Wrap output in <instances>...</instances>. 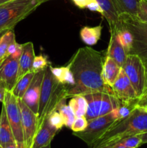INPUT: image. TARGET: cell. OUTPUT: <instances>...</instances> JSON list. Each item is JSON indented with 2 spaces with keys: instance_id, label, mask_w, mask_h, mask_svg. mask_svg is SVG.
Wrapping results in <instances>:
<instances>
[{
  "instance_id": "cell-16",
  "label": "cell",
  "mask_w": 147,
  "mask_h": 148,
  "mask_svg": "<svg viewBox=\"0 0 147 148\" xmlns=\"http://www.w3.org/2000/svg\"><path fill=\"white\" fill-rule=\"evenodd\" d=\"M58 130L53 128L46 119L45 122L37 131L32 148H41L50 144Z\"/></svg>"
},
{
  "instance_id": "cell-37",
  "label": "cell",
  "mask_w": 147,
  "mask_h": 148,
  "mask_svg": "<svg viewBox=\"0 0 147 148\" xmlns=\"http://www.w3.org/2000/svg\"><path fill=\"white\" fill-rule=\"evenodd\" d=\"M109 147L110 148H127L125 147L123 145L121 144L120 142H117V143H115V144L109 146Z\"/></svg>"
},
{
  "instance_id": "cell-48",
  "label": "cell",
  "mask_w": 147,
  "mask_h": 148,
  "mask_svg": "<svg viewBox=\"0 0 147 148\" xmlns=\"http://www.w3.org/2000/svg\"><path fill=\"white\" fill-rule=\"evenodd\" d=\"M145 1H146V2H147V0H145Z\"/></svg>"
},
{
  "instance_id": "cell-42",
  "label": "cell",
  "mask_w": 147,
  "mask_h": 148,
  "mask_svg": "<svg viewBox=\"0 0 147 148\" xmlns=\"http://www.w3.org/2000/svg\"><path fill=\"white\" fill-rule=\"evenodd\" d=\"M141 98H147V90L146 91L145 93L144 94V95H143V96L141 97Z\"/></svg>"
},
{
  "instance_id": "cell-30",
  "label": "cell",
  "mask_w": 147,
  "mask_h": 148,
  "mask_svg": "<svg viewBox=\"0 0 147 148\" xmlns=\"http://www.w3.org/2000/svg\"><path fill=\"white\" fill-rule=\"evenodd\" d=\"M87 125L88 121L86 120L85 116L76 117L71 127V130L73 131V132H79L84 131L86 128Z\"/></svg>"
},
{
  "instance_id": "cell-32",
  "label": "cell",
  "mask_w": 147,
  "mask_h": 148,
  "mask_svg": "<svg viewBox=\"0 0 147 148\" xmlns=\"http://www.w3.org/2000/svg\"><path fill=\"white\" fill-rule=\"evenodd\" d=\"M96 1V0H72L74 4L79 7V9H85L87 7L90 3L93 2V1Z\"/></svg>"
},
{
  "instance_id": "cell-20",
  "label": "cell",
  "mask_w": 147,
  "mask_h": 148,
  "mask_svg": "<svg viewBox=\"0 0 147 148\" xmlns=\"http://www.w3.org/2000/svg\"><path fill=\"white\" fill-rule=\"evenodd\" d=\"M102 24L97 26H84L79 32L80 38L82 41L87 45V46H92L97 44L100 39L102 30Z\"/></svg>"
},
{
  "instance_id": "cell-21",
  "label": "cell",
  "mask_w": 147,
  "mask_h": 148,
  "mask_svg": "<svg viewBox=\"0 0 147 148\" xmlns=\"http://www.w3.org/2000/svg\"><path fill=\"white\" fill-rule=\"evenodd\" d=\"M35 72H27V74L22 77L21 78L18 79L14 85V88L11 91L13 95L17 98V99H22L24 96V93L27 91V88L30 86V83L32 82L33 77H34Z\"/></svg>"
},
{
  "instance_id": "cell-26",
  "label": "cell",
  "mask_w": 147,
  "mask_h": 148,
  "mask_svg": "<svg viewBox=\"0 0 147 148\" xmlns=\"http://www.w3.org/2000/svg\"><path fill=\"white\" fill-rule=\"evenodd\" d=\"M116 37L118 41L125 49L127 54H129L130 51L132 48L133 43V37L132 33L126 28L122 27L117 33Z\"/></svg>"
},
{
  "instance_id": "cell-22",
  "label": "cell",
  "mask_w": 147,
  "mask_h": 148,
  "mask_svg": "<svg viewBox=\"0 0 147 148\" xmlns=\"http://www.w3.org/2000/svg\"><path fill=\"white\" fill-rule=\"evenodd\" d=\"M120 14H128L136 17L141 0H114Z\"/></svg>"
},
{
  "instance_id": "cell-4",
  "label": "cell",
  "mask_w": 147,
  "mask_h": 148,
  "mask_svg": "<svg viewBox=\"0 0 147 148\" xmlns=\"http://www.w3.org/2000/svg\"><path fill=\"white\" fill-rule=\"evenodd\" d=\"M45 0H12L0 5V33L12 30Z\"/></svg>"
},
{
  "instance_id": "cell-35",
  "label": "cell",
  "mask_w": 147,
  "mask_h": 148,
  "mask_svg": "<svg viewBox=\"0 0 147 148\" xmlns=\"http://www.w3.org/2000/svg\"><path fill=\"white\" fill-rule=\"evenodd\" d=\"M137 106L147 112V98H139V101L137 103Z\"/></svg>"
},
{
  "instance_id": "cell-45",
  "label": "cell",
  "mask_w": 147,
  "mask_h": 148,
  "mask_svg": "<svg viewBox=\"0 0 147 148\" xmlns=\"http://www.w3.org/2000/svg\"><path fill=\"white\" fill-rule=\"evenodd\" d=\"M4 32H5V31H4V32H1V33H0V36H1V35H2V34H3V33H4Z\"/></svg>"
},
{
  "instance_id": "cell-10",
  "label": "cell",
  "mask_w": 147,
  "mask_h": 148,
  "mask_svg": "<svg viewBox=\"0 0 147 148\" xmlns=\"http://www.w3.org/2000/svg\"><path fill=\"white\" fill-rule=\"evenodd\" d=\"M22 52V44L19 46L14 54L6 57L0 62V85L6 90L12 91L18 77L19 59Z\"/></svg>"
},
{
  "instance_id": "cell-12",
  "label": "cell",
  "mask_w": 147,
  "mask_h": 148,
  "mask_svg": "<svg viewBox=\"0 0 147 148\" xmlns=\"http://www.w3.org/2000/svg\"><path fill=\"white\" fill-rule=\"evenodd\" d=\"M44 74L45 70L39 71L35 73L30 86L22 98L23 102L36 114L38 111L39 100Z\"/></svg>"
},
{
  "instance_id": "cell-33",
  "label": "cell",
  "mask_w": 147,
  "mask_h": 148,
  "mask_svg": "<svg viewBox=\"0 0 147 148\" xmlns=\"http://www.w3.org/2000/svg\"><path fill=\"white\" fill-rule=\"evenodd\" d=\"M19 46H20V43H18L16 41V39L13 40V41L9 45L8 49H7V56L14 54L16 52V51L17 50V49H18Z\"/></svg>"
},
{
  "instance_id": "cell-47",
  "label": "cell",
  "mask_w": 147,
  "mask_h": 148,
  "mask_svg": "<svg viewBox=\"0 0 147 148\" xmlns=\"http://www.w3.org/2000/svg\"><path fill=\"white\" fill-rule=\"evenodd\" d=\"M0 123H1V116H0Z\"/></svg>"
},
{
  "instance_id": "cell-46",
  "label": "cell",
  "mask_w": 147,
  "mask_h": 148,
  "mask_svg": "<svg viewBox=\"0 0 147 148\" xmlns=\"http://www.w3.org/2000/svg\"><path fill=\"white\" fill-rule=\"evenodd\" d=\"M50 1V0H45V1H46H46Z\"/></svg>"
},
{
  "instance_id": "cell-19",
  "label": "cell",
  "mask_w": 147,
  "mask_h": 148,
  "mask_svg": "<svg viewBox=\"0 0 147 148\" xmlns=\"http://www.w3.org/2000/svg\"><path fill=\"white\" fill-rule=\"evenodd\" d=\"M1 123H0V147H4L8 145L15 143L12 131L7 119L5 108L2 105L1 114Z\"/></svg>"
},
{
  "instance_id": "cell-13",
  "label": "cell",
  "mask_w": 147,
  "mask_h": 148,
  "mask_svg": "<svg viewBox=\"0 0 147 148\" xmlns=\"http://www.w3.org/2000/svg\"><path fill=\"white\" fill-rule=\"evenodd\" d=\"M112 89L114 95L121 102L133 101L139 98L122 68L112 86Z\"/></svg>"
},
{
  "instance_id": "cell-15",
  "label": "cell",
  "mask_w": 147,
  "mask_h": 148,
  "mask_svg": "<svg viewBox=\"0 0 147 148\" xmlns=\"http://www.w3.org/2000/svg\"><path fill=\"white\" fill-rule=\"evenodd\" d=\"M34 46L32 42L22 44V52L19 59V72L17 80L27 72L32 71L33 61L35 59Z\"/></svg>"
},
{
  "instance_id": "cell-1",
  "label": "cell",
  "mask_w": 147,
  "mask_h": 148,
  "mask_svg": "<svg viewBox=\"0 0 147 148\" xmlns=\"http://www.w3.org/2000/svg\"><path fill=\"white\" fill-rule=\"evenodd\" d=\"M105 56L90 46L79 48L66 66L73 73L75 85L67 91V98L99 91L112 92V87L102 79V67Z\"/></svg>"
},
{
  "instance_id": "cell-5",
  "label": "cell",
  "mask_w": 147,
  "mask_h": 148,
  "mask_svg": "<svg viewBox=\"0 0 147 148\" xmlns=\"http://www.w3.org/2000/svg\"><path fill=\"white\" fill-rule=\"evenodd\" d=\"M87 101L86 117L88 121L108 114L121 104V101L114 95L113 92L99 91L83 95Z\"/></svg>"
},
{
  "instance_id": "cell-44",
  "label": "cell",
  "mask_w": 147,
  "mask_h": 148,
  "mask_svg": "<svg viewBox=\"0 0 147 148\" xmlns=\"http://www.w3.org/2000/svg\"><path fill=\"white\" fill-rule=\"evenodd\" d=\"M99 148H110L109 146H105V147H99Z\"/></svg>"
},
{
  "instance_id": "cell-2",
  "label": "cell",
  "mask_w": 147,
  "mask_h": 148,
  "mask_svg": "<svg viewBox=\"0 0 147 148\" xmlns=\"http://www.w3.org/2000/svg\"><path fill=\"white\" fill-rule=\"evenodd\" d=\"M147 132V112L136 106L126 118L115 122L90 148L110 146L125 137Z\"/></svg>"
},
{
  "instance_id": "cell-23",
  "label": "cell",
  "mask_w": 147,
  "mask_h": 148,
  "mask_svg": "<svg viewBox=\"0 0 147 148\" xmlns=\"http://www.w3.org/2000/svg\"><path fill=\"white\" fill-rule=\"evenodd\" d=\"M69 106L75 114L76 117L85 116L87 110V101L82 95H75L69 101Z\"/></svg>"
},
{
  "instance_id": "cell-11",
  "label": "cell",
  "mask_w": 147,
  "mask_h": 148,
  "mask_svg": "<svg viewBox=\"0 0 147 148\" xmlns=\"http://www.w3.org/2000/svg\"><path fill=\"white\" fill-rule=\"evenodd\" d=\"M22 123L24 148H32L37 132V114H35L22 99H17Z\"/></svg>"
},
{
  "instance_id": "cell-38",
  "label": "cell",
  "mask_w": 147,
  "mask_h": 148,
  "mask_svg": "<svg viewBox=\"0 0 147 148\" xmlns=\"http://www.w3.org/2000/svg\"><path fill=\"white\" fill-rule=\"evenodd\" d=\"M140 136H141V141H142V145L147 143V132L140 134Z\"/></svg>"
},
{
  "instance_id": "cell-27",
  "label": "cell",
  "mask_w": 147,
  "mask_h": 148,
  "mask_svg": "<svg viewBox=\"0 0 147 148\" xmlns=\"http://www.w3.org/2000/svg\"><path fill=\"white\" fill-rule=\"evenodd\" d=\"M50 64L47 56L43 54L37 55V56H35L32 71L34 72H37L39 71L45 70Z\"/></svg>"
},
{
  "instance_id": "cell-34",
  "label": "cell",
  "mask_w": 147,
  "mask_h": 148,
  "mask_svg": "<svg viewBox=\"0 0 147 148\" xmlns=\"http://www.w3.org/2000/svg\"><path fill=\"white\" fill-rule=\"evenodd\" d=\"M86 9H88L89 10L92 12H99L101 14H102V10L101 9L100 6L99 4H98V2L97 1H93V2L90 3L89 5L87 6Z\"/></svg>"
},
{
  "instance_id": "cell-28",
  "label": "cell",
  "mask_w": 147,
  "mask_h": 148,
  "mask_svg": "<svg viewBox=\"0 0 147 148\" xmlns=\"http://www.w3.org/2000/svg\"><path fill=\"white\" fill-rule=\"evenodd\" d=\"M47 119L48 121L49 124H50L53 128L57 130L58 131L61 130L62 127L65 126L64 120H63V117L61 116L60 113L58 111H53V112L48 116Z\"/></svg>"
},
{
  "instance_id": "cell-39",
  "label": "cell",
  "mask_w": 147,
  "mask_h": 148,
  "mask_svg": "<svg viewBox=\"0 0 147 148\" xmlns=\"http://www.w3.org/2000/svg\"><path fill=\"white\" fill-rule=\"evenodd\" d=\"M144 66H145V72H146V91L147 90V59L143 60ZM145 91V92H146ZM145 93V92H144Z\"/></svg>"
},
{
  "instance_id": "cell-41",
  "label": "cell",
  "mask_w": 147,
  "mask_h": 148,
  "mask_svg": "<svg viewBox=\"0 0 147 148\" xmlns=\"http://www.w3.org/2000/svg\"><path fill=\"white\" fill-rule=\"evenodd\" d=\"M12 1V0H0V5H1V4H4V3L8 2V1Z\"/></svg>"
},
{
  "instance_id": "cell-31",
  "label": "cell",
  "mask_w": 147,
  "mask_h": 148,
  "mask_svg": "<svg viewBox=\"0 0 147 148\" xmlns=\"http://www.w3.org/2000/svg\"><path fill=\"white\" fill-rule=\"evenodd\" d=\"M136 17L140 21L147 24V2L145 0L140 1Z\"/></svg>"
},
{
  "instance_id": "cell-29",
  "label": "cell",
  "mask_w": 147,
  "mask_h": 148,
  "mask_svg": "<svg viewBox=\"0 0 147 148\" xmlns=\"http://www.w3.org/2000/svg\"><path fill=\"white\" fill-rule=\"evenodd\" d=\"M120 143L127 148H138L142 145V141L140 134L129 136L120 140Z\"/></svg>"
},
{
  "instance_id": "cell-18",
  "label": "cell",
  "mask_w": 147,
  "mask_h": 148,
  "mask_svg": "<svg viewBox=\"0 0 147 148\" xmlns=\"http://www.w3.org/2000/svg\"><path fill=\"white\" fill-rule=\"evenodd\" d=\"M106 56H110L112 59H114L121 68L122 67L126 60L128 54L122 45L118 41L116 34L110 35V39Z\"/></svg>"
},
{
  "instance_id": "cell-9",
  "label": "cell",
  "mask_w": 147,
  "mask_h": 148,
  "mask_svg": "<svg viewBox=\"0 0 147 148\" xmlns=\"http://www.w3.org/2000/svg\"><path fill=\"white\" fill-rule=\"evenodd\" d=\"M122 69L128 76L139 98L146 91V72L143 60L135 54H128L122 66Z\"/></svg>"
},
{
  "instance_id": "cell-40",
  "label": "cell",
  "mask_w": 147,
  "mask_h": 148,
  "mask_svg": "<svg viewBox=\"0 0 147 148\" xmlns=\"http://www.w3.org/2000/svg\"><path fill=\"white\" fill-rule=\"evenodd\" d=\"M0 148H18L17 147V145L15 143H12V144L8 145H6L4 147H0Z\"/></svg>"
},
{
  "instance_id": "cell-6",
  "label": "cell",
  "mask_w": 147,
  "mask_h": 148,
  "mask_svg": "<svg viewBox=\"0 0 147 148\" xmlns=\"http://www.w3.org/2000/svg\"><path fill=\"white\" fill-rule=\"evenodd\" d=\"M122 27L129 30L133 37V43L129 54H135L142 60L147 59V24L140 21L135 16L120 14Z\"/></svg>"
},
{
  "instance_id": "cell-17",
  "label": "cell",
  "mask_w": 147,
  "mask_h": 148,
  "mask_svg": "<svg viewBox=\"0 0 147 148\" xmlns=\"http://www.w3.org/2000/svg\"><path fill=\"white\" fill-rule=\"evenodd\" d=\"M121 69L122 68L114 59L105 56L102 67V79L105 85L112 87L118 78Z\"/></svg>"
},
{
  "instance_id": "cell-25",
  "label": "cell",
  "mask_w": 147,
  "mask_h": 148,
  "mask_svg": "<svg viewBox=\"0 0 147 148\" xmlns=\"http://www.w3.org/2000/svg\"><path fill=\"white\" fill-rule=\"evenodd\" d=\"M14 40H15V35L13 29L6 30L0 36V62L7 57L8 46Z\"/></svg>"
},
{
  "instance_id": "cell-14",
  "label": "cell",
  "mask_w": 147,
  "mask_h": 148,
  "mask_svg": "<svg viewBox=\"0 0 147 148\" xmlns=\"http://www.w3.org/2000/svg\"><path fill=\"white\" fill-rule=\"evenodd\" d=\"M102 10V17L106 19L110 27V35L117 34L122 28L120 14L114 0H96Z\"/></svg>"
},
{
  "instance_id": "cell-24",
  "label": "cell",
  "mask_w": 147,
  "mask_h": 148,
  "mask_svg": "<svg viewBox=\"0 0 147 148\" xmlns=\"http://www.w3.org/2000/svg\"><path fill=\"white\" fill-rule=\"evenodd\" d=\"M66 99L67 98H64L60 103L56 111H59L61 115V116L63 117L65 122V127L71 129V125L73 124L76 116L74 113V111H72L71 108V107L69 105H66Z\"/></svg>"
},
{
  "instance_id": "cell-7",
  "label": "cell",
  "mask_w": 147,
  "mask_h": 148,
  "mask_svg": "<svg viewBox=\"0 0 147 148\" xmlns=\"http://www.w3.org/2000/svg\"><path fill=\"white\" fill-rule=\"evenodd\" d=\"M118 121L119 120L115 119L110 112L88 121L87 127L84 131L73 132V134L84 142L90 148Z\"/></svg>"
},
{
  "instance_id": "cell-36",
  "label": "cell",
  "mask_w": 147,
  "mask_h": 148,
  "mask_svg": "<svg viewBox=\"0 0 147 148\" xmlns=\"http://www.w3.org/2000/svg\"><path fill=\"white\" fill-rule=\"evenodd\" d=\"M6 90L0 85V103H3L4 101V97H5Z\"/></svg>"
},
{
  "instance_id": "cell-43",
  "label": "cell",
  "mask_w": 147,
  "mask_h": 148,
  "mask_svg": "<svg viewBox=\"0 0 147 148\" xmlns=\"http://www.w3.org/2000/svg\"><path fill=\"white\" fill-rule=\"evenodd\" d=\"M41 148H51V145H50V144H49V145H48L45 146V147H43Z\"/></svg>"
},
{
  "instance_id": "cell-3",
  "label": "cell",
  "mask_w": 147,
  "mask_h": 148,
  "mask_svg": "<svg viewBox=\"0 0 147 148\" xmlns=\"http://www.w3.org/2000/svg\"><path fill=\"white\" fill-rule=\"evenodd\" d=\"M50 64L45 69L42 82L37 114V131L48 116L53 111L57 110L60 103L64 98H67V88L53 76L50 71Z\"/></svg>"
},
{
  "instance_id": "cell-8",
  "label": "cell",
  "mask_w": 147,
  "mask_h": 148,
  "mask_svg": "<svg viewBox=\"0 0 147 148\" xmlns=\"http://www.w3.org/2000/svg\"><path fill=\"white\" fill-rule=\"evenodd\" d=\"M2 105L5 108L7 119L12 131L15 144L18 148H24L21 112L17 98L13 95L11 91L6 90L4 101L2 103Z\"/></svg>"
}]
</instances>
